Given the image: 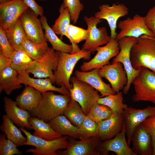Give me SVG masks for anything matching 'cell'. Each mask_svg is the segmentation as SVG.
<instances>
[{
  "instance_id": "13",
  "label": "cell",
  "mask_w": 155,
  "mask_h": 155,
  "mask_svg": "<svg viewBox=\"0 0 155 155\" xmlns=\"http://www.w3.org/2000/svg\"><path fill=\"white\" fill-rule=\"evenodd\" d=\"M28 7L19 18L27 38L36 43L47 42L40 19Z\"/></svg>"
},
{
  "instance_id": "3",
  "label": "cell",
  "mask_w": 155,
  "mask_h": 155,
  "mask_svg": "<svg viewBox=\"0 0 155 155\" xmlns=\"http://www.w3.org/2000/svg\"><path fill=\"white\" fill-rule=\"evenodd\" d=\"M58 52L57 66L54 72L55 83L59 86L63 85L69 91L72 87L70 84V79L76 64L82 59H89L91 52L82 49L73 53Z\"/></svg>"
},
{
  "instance_id": "47",
  "label": "cell",
  "mask_w": 155,
  "mask_h": 155,
  "mask_svg": "<svg viewBox=\"0 0 155 155\" xmlns=\"http://www.w3.org/2000/svg\"><path fill=\"white\" fill-rule=\"evenodd\" d=\"M38 0V1H46L47 0Z\"/></svg>"
},
{
  "instance_id": "23",
  "label": "cell",
  "mask_w": 155,
  "mask_h": 155,
  "mask_svg": "<svg viewBox=\"0 0 155 155\" xmlns=\"http://www.w3.org/2000/svg\"><path fill=\"white\" fill-rule=\"evenodd\" d=\"M131 142V150L137 155H152L153 148L151 136L141 125L134 132Z\"/></svg>"
},
{
  "instance_id": "45",
  "label": "cell",
  "mask_w": 155,
  "mask_h": 155,
  "mask_svg": "<svg viewBox=\"0 0 155 155\" xmlns=\"http://www.w3.org/2000/svg\"><path fill=\"white\" fill-rule=\"evenodd\" d=\"M11 59L0 53V72L5 68L11 66Z\"/></svg>"
},
{
  "instance_id": "7",
  "label": "cell",
  "mask_w": 155,
  "mask_h": 155,
  "mask_svg": "<svg viewBox=\"0 0 155 155\" xmlns=\"http://www.w3.org/2000/svg\"><path fill=\"white\" fill-rule=\"evenodd\" d=\"M137 38L133 37H123L118 40L120 51L113 58L112 63H121L127 74V82L123 89L125 94H127L131 84L135 78L139 73L141 69H136L133 67L130 59V52L133 45L136 42Z\"/></svg>"
},
{
  "instance_id": "37",
  "label": "cell",
  "mask_w": 155,
  "mask_h": 155,
  "mask_svg": "<svg viewBox=\"0 0 155 155\" xmlns=\"http://www.w3.org/2000/svg\"><path fill=\"white\" fill-rule=\"evenodd\" d=\"M113 114L112 111L109 107L97 102L91 107L87 116L98 123L109 118Z\"/></svg>"
},
{
  "instance_id": "38",
  "label": "cell",
  "mask_w": 155,
  "mask_h": 155,
  "mask_svg": "<svg viewBox=\"0 0 155 155\" xmlns=\"http://www.w3.org/2000/svg\"><path fill=\"white\" fill-rule=\"evenodd\" d=\"M67 37L69 40L74 48L78 46L77 44L86 40L88 36L87 30L70 24L67 30Z\"/></svg>"
},
{
  "instance_id": "16",
  "label": "cell",
  "mask_w": 155,
  "mask_h": 155,
  "mask_svg": "<svg viewBox=\"0 0 155 155\" xmlns=\"http://www.w3.org/2000/svg\"><path fill=\"white\" fill-rule=\"evenodd\" d=\"M120 62L105 65L98 69V73L101 78H104L110 82L113 90L118 93L127 85V73Z\"/></svg>"
},
{
  "instance_id": "20",
  "label": "cell",
  "mask_w": 155,
  "mask_h": 155,
  "mask_svg": "<svg viewBox=\"0 0 155 155\" xmlns=\"http://www.w3.org/2000/svg\"><path fill=\"white\" fill-rule=\"evenodd\" d=\"M3 101L6 115L15 124L28 130L32 129L29 122L31 117L29 111L20 108L16 101L7 97H4Z\"/></svg>"
},
{
  "instance_id": "2",
  "label": "cell",
  "mask_w": 155,
  "mask_h": 155,
  "mask_svg": "<svg viewBox=\"0 0 155 155\" xmlns=\"http://www.w3.org/2000/svg\"><path fill=\"white\" fill-rule=\"evenodd\" d=\"M130 59L135 69L144 67L155 73V38L145 35L137 38L131 50Z\"/></svg>"
},
{
  "instance_id": "12",
  "label": "cell",
  "mask_w": 155,
  "mask_h": 155,
  "mask_svg": "<svg viewBox=\"0 0 155 155\" xmlns=\"http://www.w3.org/2000/svg\"><path fill=\"white\" fill-rule=\"evenodd\" d=\"M28 7L24 0H13L0 3V27L4 31L13 28Z\"/></svg>"
},
{
  "instance_id": "46",
  "label": "cell",
  "mask_w": 155,
  "mask_h": 155,
  "mask_svg": "<svg viewBox=\"0 0 155 155\" xmlns=\"http://www.w3.org/2000/svg\"><path fill=\"white\" fill-rule=\"evenodd\" d=\"M13 0H0V3L9 2Z\"/></svg>"
},
{
  "instance_id": "30",
  "label": "cell",
  "mask_w": 155,
  "mask_h": 155,
  "mask_svg": "<svg viewBox=\"0 0 155 155\" xmlns=\"http://www.w3.org/2000/svg\"><path fill=\"white\" fill-rule=\"evenodd\" d=\"M50 48L47 42L36 43L26 38L23 43L22 50L32 59L38 61L44 57Z\"/></svg>"
},
{
  "instance_id": "43",
  "label": "cell",
  "mask_w": 155,
  "mask_h": 155,
  "mask_svg": "<svg viewBox=\"0 0 155 155\" xmlns=\"http://www.w3.org/2000/svg\"><path fill=\"white\" fill-rule=\"evenodd\" d=\"M144 17L146 25L155 38V5L149 10Z\"/></svg>"
},
{
  "instance_id": "33",
  "label": "cell",
  "mask_w": 155,
  "mask_h": 155,
  "mask_svg": "<svg viewBox=\"0 0 155 155\" xmlns=\"http://www.w3.org/2000/svg\"><path fill=\"white\" fill-rule=\"evenodd\" d=\"M4 32L14 49L22 50L23 43L27 37L19 19L13 28Z\"/></svg>"
},
{
  "instance_id": "22",
  "label": "cell",
  "mask_w": 155,
  "mask_h": 155,
  "mask_svg": "<svg viewBox=\"0 0 155 155\" xmlns=\"http://www.w3.org/2000/svg\"><path fill=\"white\" fill-rule=\"evenodd\" d=\"M124 122L122 114L113 113L109 118L98 123L101 140L104 141L115 137L122 130Z\"/></svg>"
},
{
  "instance_id": "34",
  "label": "cell",
  "mask_w": 155,
  "mask_h": 155,
  "mask_svg": "<svg viewBox=\"0 0 155 155\" xmlns=\"http://www.w3.org/2000/svg\"><path fill=\"white\" fill-rule=\"evenodd\" d=\"M63 115L72 124L78 128L81 127L86 116L79 104L71 98Z\"/></svg>"
},
{
  "instance_id": "11",
  "label": "cell",
  "mask_w": 155,
  "mask_h": 155,
  "mask_svg": "<svg viewBox=\"0 0 155 155\" xmlns=\"http://www.w3.org/2000/svg\"><path fill=\"white\" fill-rule=\"evenodd\" d=\"M118 27L120 31L116 38L118 40L124 37L137 38L143 35L154 38L152 32L146 25L144 17L138 14L135 15L133 18H129L120 21Z\"/></svg>"
},
{
  "instance_id": "32",
  "label": "cell",
  "mask_w": 155,
  "mask_h": 155,
  "mask_svg": "<svg viewBox=\"0 0 155 155\" xmlns=\"http://www.w3.org/2000/svg\"><path fill=\"white\" fill-rule=\"evenodd\" d=\"M59 12V16L51 28L56 34L60 36L61 40L63 36H67V30L71 20L68 8L63 4L60 6Z\"/></svg>"
},
{
  "instance_id": "1",
  "label": "cell",
  "mask_w": 155,
  "mask_h": 155,
  "mask_svg": "<svg viewBox=\"0 0 155 155\" xmlns=\"http://www.w3.org/2000/svg\"><path fill=\"white\" fill-rule=\"evenodd\" d=\"M70 96L55 94L53 91L42 93V99L38 106L29 112L32 117L49 122L63 115L71 101Z\"/></svg>"
},
{
  "instance_id": "36",
  "label": "cell",
  "mask_w": 155,
  "mask_h": 155,
  "mask_svg": "<svg viewBox=\"0 0 155 155\" xmlns=\"http://www.w3.org/2000/svg\"><path fill=\"white\" fill-rule=\"evenodd\" d=\"M80 140L99 137L98 124L86 115L81 127L78 128Z\"/></svg>"
},
{
  "instance_id": "21",
  "label": "cell",
  "mask_w": 155,
  "mask_h": 155,
  "mask_svg": "<svg viewBox=\"0 0 155 155\" xmlns=\"http://www.w3.org/2000/svg\"><path fill=\"white\" fill-rule=\"evenodd\" d=\"M29 73L27 72L19 74L18 78L21 84L25 86L29 85L41 92L42 94L49 91H56L61 94L70 96L69 91L63 85L57 87L50 78L35 79L30 77Z\"/></svg>"
},
{
  "instance_id": "6",
  "label": "cell",
  "mask_w": 155,
  "mask_h": 155,
  "mask_svg": "<svg viewBox=\"0 0 155 155\" xmlns=\"http://www.w3.org/2000/svg\"><path fill=\"white\" fill-rule=\"evenodd\" d=\"M72 87L69 90L71 99L80 105L87 115L92 106L100 97L98 92L88 84L78 79L75 76L71 78Z\"/></svg>"
},
{
  "instance_id": "44",
  "label": "cell",
  "mask_w": 155,
  "mask_h": 155,
  "mask_svg": "<svg viewBox=\"0 0 155 155\" xmlns=\"http://www.w3.org/2000/svg\"><path fill=\"white\" fill-rule=\"evenodd\" d=\"M29 8L32 9L38 16L43 15V7L38 4L35 0H24Z\"/></svg>"
},
{
  "instance_id": "10",
  "label": "cell",
  "mask_w": 155,
  "mask_h": 155,
  "mask_svg": "<svg viewBox=\"0 0 155 155\" xmlns=\"http://www.w3.org/2000/svg\"><path fill=\"white\" fill-rule=\"evenodd\" d=\"M155 113V106H148L143 109L128 107L122 113L125 124L127 142L129 146L137 128L148 117Z\"/></svg>"
},
{
  "instance_id": "14",
  "label": "cell",
  "mask_w": 155,
  "mask_h": 155,
  "mask_svg": "<svg viewBox=\"0 0 155 155\" xmlns=\"http://www.w3.org/2000/svg\"><path fill=\"white\" fill-rule=\"evenodd\" d=\"M58 58V51L50 48L44 57L39 61H36L26 71L33 74L35 78H50L55 84L54 72L57 68Z\"/></svg>"
},
{
  "instance_id": "4",
  "label": "cell",
  "mask_w": 155,
  "mask_h": 155,
  "mask_svg": "<svg viewBox=\"0 0 155 155\" xmlns=\"http://www.w3.org/2000/svg\"><path fill=\"white\" fill-rule=\"evenodd\" d=\"M27 138L24 145H30L34 149L27 150L26 152L33 155H58L57 151L59 150L65 149L68 147L69 141L68 137L63 136L55 139L48 140L36 137L26 130L25 128L20 127Z\"/></svg>"
},
{
  "instance_id": "15",
  "label": "cell",
  "mask_w": 155,
  "mask_h": 155,
  "mask_svg": "<svg viewBox=\"0 0 155 155\" xmlns=\"http://www.w3.org/2000/svg\"><path fill=\"white\" fill-rule=\"evenodd\" d=\"M69 145L65 150H58L59 155H99L97 147L102 142L99 137H92L87 139L76 140L68 137Z\"/></svg>"
},
{
  "instance_id": "35",
  "label": "cell",
  "mask_w": 155,
  "mask_h": 155,
  "mask_svg": "<svg viewBox=\"0 0 155 155\" xmlns=\"http://www.w3.org/2000/svg\"><path fill=\"white\" fill-rule=\"evenodd\" d=\"M97 103L109 107L113 113L122 114L124 110L128 107L123 102V94L121 92L115 94L99 98Z\"/></svg>"
},
{
  "instance_id": "25",
  "label": "cell",
  "mask_w": 155,
  "mask_h": 155,
  "mask_svg": "<svg viewBox=\"0 0 155 155\" xmlns=\"http://www.w3.org/2000/svg\"><path fill=\"white\" fill-rule=\"evenodd\" d=\"M19 73L11 66L0 72V92L3 91L10 95L15 90L22 87L18 78Z\"/></svg>"
},
{
  "instance_id": "9",
  "label": "cell",
  "mask_w": 155,
  "mask_h": 155,
  "mask_svg": "<svg viewBox=\"0 0 155 155\" xmlns=\"http://www.w3.org/2000/svg\"><path fill=\"white\" fill-rule=\"evenodd\" d=\"M97 53L94 57L88 62H84L80 66L81 71H86L99 69L110 63V60L119 53L120 48L118 40L111 38L105 45L96 48Z\"/></svg>"
},
{
  "instance_id": "39",
  "label": "cell",
  "mask_w": 155,
  "mask_h": 155,
  "mask_svg": "<svg viewBox=\"0 0 155 155\" xmlns=\"http://www.w3.org/2000/svg\"><path fill=\"white\" fill-rule=\"evenodd\" d=\"M4 133L0 134V155H21L23 152L18 148L16 144L11 140L6 138Z\"/></svg>"
},
{
  "instance_id": "27",
  "label": "cell",
  "mask_w": 155,
  "mask_h": 155,
  "mask_svg": "<svg viewBox=\"0 0 155 155\" xmlns=\"http://www.w3.org/2000/svg\"><path fill=\"white\" fill-rule=\"evenodd\" d=\"M41 20L45 37L52 48L55 51L66 53H73V48L72 44H69L63 42L57 35L52 28L49 25L47 19L44 16H40Z\"/></svg>"
},
{
  "instance_id": "28",
  "label": "cell",
  "mask_w": 155,
  "mask_h": 155,
  "mask_svg": "<svg viewBox=\"0 0 155 155\" xmlns=\"http://www.w3.org/2000/svg\"><path fill=\"white\" fill-rule=\"evenodd\" d=\"M48 123L54 131L62 135L79 139L78 128L72 124L63 114L57 116Z\"/></svg>"
},
{
  "instance_id": "5",
  "label": "cell",
  "mask_w": 155,
  "mask_h": 155,
  "mask_svg": "<svg viewBox=\"0 0 155 155\" xmlns=\"http://www.w3.org/2000/svg\"><path fill=\"white\" fill-rule=\"evenodd\" d=\"M135 93L131 100L134 102H151L155 104V73L146 67L141 69L132 82Z\"/></svg>"
},
{
  "instance_id": "29",
  "label": "cell",
  "mask_w": 155,
  "mask_h": 155,
  "mask_svg": "<svg viewBox=\"0 0 155 155\" xmlns=\"http://www.w3.org/2000/svg\"><path fill=\"white\" fill-rule=\"evenodd\" d=\"M2 123L0 129L6 135L7 139L13 142L18 147L24 145L27 141L26 137L22 134V131L5 115L2 116Z\"/></svg>"
},
{
  "instance_id": "31",
  "label": "cell",
  "mask_w": 155,
  "mask_h": 155,
  "mask_svg": "<svg viewBox=\"0 0 155 155\" xmlns=\"http://www.w3.org/2000/svg\"><path fill=\"white\" fill-rule=\"evenodd\" d=\"M10 58L11 60V66L19 74L27 73V70L36 62L22 50H15Z\"/></svg>"
},
{
  "instance_id": "41",
  "label": "cell",
  "mask_w": 155,
  "mask_h": 155,
  "mask_svg": "<svg viewBox=\"0 0 155 155\" xmlns=\"http://www.w3.org/2000/svg\"><path fill=\"white\" fill-rule=\"evenodd\" d=\"M141 125L151 136L153 148L152 155H155V113L147 118Z\"/></svg>"
},
{
  "instance_id": "26",
  "label": "cell",
  "mask_w": 155,
  "mask_h": 155,
  "mask_svg": "<svg viewBox=\"0 0 155 155\" xmlns=\"http://www.w3.org/2000/svg\"><path fill=\"white\" fill-rule=\"evenodd\" d=\"M34 135L48 140L58 138L62 136L52 128L50 124L43 120L35 117H31L29 120Z\"/></svg>"
},
{
  "instance_id": "40",
  "label": "cell",
  "mask_w": 155,
  "mask_h": 155,
  "mask_svg": "<svg viewBox=\"0 0 155 155\" xmlns=\"http://www.w3.org/2000/svg\"><path fill=\"white\" fill-rule=\"evenodd\" d=\"M64 7H67L69 11L71 20L73 24L77 22L80 13L83 10L84 6L80 0H63Z\"/></svg>"
},
{
  "instance_id": "17",
  "label": "cell",
  "mask_w": 155,
  "mask_h": 155,
  "mask_svg": "<svg viewBox=\"0 0 155 155\" xmlns=\"http://www.w3.org/2000/svg\"><path fill=\"white\" fill-rule=\"evenodd\" d=\"M99 8V11L95 13L94 16L107 21L110 29L111 38H115L117 34L116 31L118 20L128 14V8L123 3H114L111 6L102 5Z\"/></svg>"
},
{
  "instance_id": "8",
  "label": "cell",
  "mask_w": 155,
  "mask_h": 155,
  "mask_svg": "<svg viewBox=\"0 0 155 155\" xmlns=\"http://www.w3.org/2000/svg\"><path fill=\"white\" fill-rule=\"evenodd\" d=\"M84 20L88 26V33L82 49L91 53L94 51L97 47L107 44L111 38L108 35L105 27L97 28V25L102 21L101 20L92 16H85Z\"/></svg>"
},
{
  "instance_id": "19",
  "label": "cell",
  "mask_w": 155,
  "mask_h": 155,
  "mask_svg": "<svg viewBox=\"0 0 155 155\" xmlns=\"http://www.w3.org/2000/svg\"><path fill=\"white\" fill-rule=\"evenodd\" d=\"M98 69L84 71L76 70L74 72L75 77L78 80L84 82L92 86L99 92L101 97H104L116 93L111 87L102 79L98 72Z\"/></svg>"
},
{
  "instance_id": "42",
  "label": "cell",
  "mask_w": 155,
  "mask_h": 155,
  "mask_svg": "<svg viewBox=\"0 0 155 155\" xmlns=\"http://www.w3.org/2000/svg\"><path fill=\"white\" fill-rule=\"evenodd\" d=\"M15 50L9 43L4 30L0 27V53L10 58Z\"/></svg>"
},
{
  "instance_id": "24",
  "label": "cell",
  "mask_w": 155,
  "mask_h": 155,
  "mask_svg": "<svg viewBox=\"0 0 155 155\" xmlns=\"http://www.w3.org/2000/svg\"><path fill=\"white\" fill-rule=\"evenodd\" d=\"M42 97L41 92L31 86L27 85L17 96L16 101L19 107L30 112L38 106Z\"/></svg>"
},
{
  "instance_id": "18",
  "label": "cell",
  "mask_w": 155,
  "mask_h": 155,
  "mask_svg": "<svg viewBox=\"0 0 155 155\" xmlns=\"http://www.w3.org/2000/svg\"><path fill=\"white\" fill-rule=\"evenodd\" d=\"M125 123L121 131L115 137L103 141L96 148L100 154H108L109 152H115L117 155H137L129 147L126 141Z\"/></svg>"
}]
</instances>
